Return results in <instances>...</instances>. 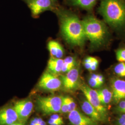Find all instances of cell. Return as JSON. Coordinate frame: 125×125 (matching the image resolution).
Returning <instances> with one entry per match:
<instances>
[{
  "label": "cell",
  "mask_w": 125,
  "mask_h": 125,
  "mask_svg": "<svg viewBox=\"0 0 125 125\" xmlns=\"http://www.w3.org/2000/svg\"><path fill=\"white\" fill-rule=\"evenodd\" d=\"M65 98L68 107V113H69L76 109V105L74 100L72 97L70 96H65Z\"/></svg>",
  "instance_id": "ffe728a7"
},
{
  "label": "cell",
  "mask_w": 125,
  "mask_h": 125,
  "mask_svg": "<svg viewBox=\"0 0 125 125\" xmlns=\"http://www.w3.org/2000/svg\"><path fill=\"white\" fill-rule=\"evenodd\" d=\"M116 58L120 62H125V48L118 50L116 53Z\"/></svg>",
  "instance_id": "44dd1931"
},
{
  "label": "cell",
  "mask_w": 125,
  "mask_h": 125,
  "mask_svg": "<svg viewBox=\"0 0 125 125\" xmlns=\"http://www.w3.org/2000/svg\"><path fill=\"white\" fill-rule=\"evenodd\" d=\"M89 84L91 87L94 88H99L102 85L98 81L90 76L89 79Z\"/></svg>",
  "instance_id": "7402d4cb"
},
{
  "label": "cell",
  "mask_w": 125,
  "mask_h": 125,
  "mask_svg": "<svg viewBox=\"0 0 125 125\" xmlns=\"http://www.w3.org/2000/svg\"><path fill=\"white\" fill-rule=\"evenodd\" d=\"M30 9L32 14L37 16L47 10H54L57 7L52 0H22Z\"/></svg>",
  "instance_id": "8992f818"
},
{
  "label": "cell",
  "mask_w": 125,
  "mask_h": 125,
  "mask_svg": "<svg viewBox=\"0 0 125 125\" xmlns=\"http://www.w3.org/2000/svg\"><path fill=\"white\" fill-rule=\"evenodd\" d=\"M48 49L52 57L61 58L64 55V50L60 44L55 40H51L47 45Z\"/></svg>",
  "instance_id": "2e32d148"
},
{
  "label": "cell",
  "mask_w": 125,
  "mask_h": 125,
  "mask_svg": "<svg viewBox=\"0 0 125 125\" xmlns=\"http://www.w3.org/2000/svg\"><path fill=\"white\" fill-rule=\"evenodd\" d=\"M63 124V123H60V122H58V123H55L52 124H51L49 125H62Z\"/></svg>",
  "instance_id": "1f68e13d"
},
{
  "label": "cell",
  "mask_w": 125,
  "mask_h": 125,
  "mask_svg": "<svg viewBox=\"0 0 125 125\" xmlns=\"http://www.w3.org/2000/svg\"><path fill=\"white\" fill-rule=\"evenodd\" d=\"M62 84L63 89L70 91L75 89L78 85L79 80V71L77 68H74L66 74L62 76L61 78Z\"/></svg>",
  "instance_id": "9c48e42d"
},
{
  "label": "cell",
  "mask_w": 125,
  "mask_h": 125,
  "mask_svg": "<svg viewBox=\"0 0 125 125\" xmlns=\"http://www.w3.org/2000/svg\"><path fill=\"white\" fill-rule=\"evenodd\" d=\"M18 121V115L13 106L0 107V125H9Z\"/></svg>",
  "instance_id": "8fae6325"
},
{
  "label": "cell",
  "mask_w": 125,
  "mask_h": 125,
  "mask_svg": "<svg viewBox=\"0 0 125 125\" xmlns=\"http://www.w3.org/2000/svg\"><path fill=\"white\" fill-rule=\"evenodd\" d=\"M54 11L60 21L61 32L65 40L73 45H83L86 38L82 21L76 14L62 7L57 6Z\"/></svg>",
  "instance_id": "6da1fadb"
},
{
  "label": "cell",
  "mask_w": 125,
  "mask_h": 125,
  "mask_svg": "<svg viewBox=\"0 0 125 125\" xmlns=\"http://www.w3.org/2000/svg\"><path fill=\"white\" fill-rule=\"evenodd\" d=\"M9 125H25L24 124H23L22 123H21L19 121H16L15 122H14L13 123L10 124Z\"/></svg>",
  "instance_id": "4dcf8cb0"
},
{
  "label": "cell",
  "mask_w": 125,
  "mask_h": 125,
  "mask_svg": "<svg viewBox=\"0 0 125 125\" xmlns=\"http://www.w3.org/2000/svg\"><path fill=\"white\" fill-rule=\"evenodd\" d=\"M68 119L72 125H98V122L76 109L69 113Z\"/></svg>",
  "instance_id": "30bf717a"
},
{
  "label": "cell",
  "mask_w": 125,
  "mask_h": 125,
  "mask_svg": "<svg viewBox=\"0 0 125 125\" xmlns=\"http://www.w3.org/2000/svg\"><path fill=\"white\" fill-rule=\"evenodd\" d=\"M60 112H62V113H68V107L65 96L62 97V103L61 104Z\"/></svg>",
  "instance_id": "603a6c76"
},
{
  "label": "cell",
  "mask_w": 125,
  "mask_h": 125,
  "mask_svg": "<svg viewBox=\"0 0 125 125\" xmlns=\"http://www.w3.org/2000/svg\"><path fill=\"white\" fill-rule=\"evenodd\" d=\"M114 71L118 76L125 77V62H121L117 64L114 68Z\"/></svg>",
  "instance_id": "d6986e66"
},
{
  "label": "cell",
  "mask_w": 125,
  "mask_h": 125,
  "mask_svg": "<svg viewBox=\"0 0 125 125\" xmlns=\"http://www.w3.org/2000/svg\"><path fill=\"white\" fill-rule=\"evenodd\" d=\"M117 110L121 113H125V101H121L118 103Z\"/></svg>",
  "instance_id": "cb8c5ba5"
},
{
  "label": "cell",
  "mask_w": 125,
  "mask_h": 125,
  "mask_svg": "<svg viewBox=\"0 0 125 125\" xmlns=\"http://www.w3.org/2000/svg\"><path fill=\"white\" fill-rule=\"evenodd\" d=\"M112 99L116 103L125 99V81L114 79L111 82Z\"/></svg>",
  "instance_id": "7c38bea8"
},
{
  "label": "cell",
  "mask_w": 125,
  "mask_h": 125,
  "mask_svg": "<svg viewBox=\"0 0 125 125\" xmlns=\"http://www.w3.org/2000/svg\"><path fill=\"white\" fill-rule=\"evenodd\" d=\"M62 97L61 96L40 97L37 99V106L40 111L45 115L57 114L60 112Z\"/></svg>",
  "instance_id": "277c9868"
},
{
  "label": "cell",
  "mask_w": 125,
  "mask_h": 125,
  "mask_svg": "<svg viewBox=\"0 0 125 125\" xmlns=\"http://www.w3.org/2000/svg\"><path fill=\"white\" fill-rule=\"evenodd\" d=\"M123 123H125V113H123L119 116L116 121L117 125H121Z\"/></svg>",
  "instance_id": "d4e9b609"
},
{
  "label": "cell",
  "mask_w": 125,
  "mask_h": 125,
  "mask_svg": "<svg viewBox=\"0 0 125 125\" xmlns=\"http://www.w3.org/2000/svg\"><path fill=\"white\" fill-rule=\"evenodd\" d=\"M80 88L87 101L98 110L104 118L106 115L107 109L100 103L97 91L86 84H83Z\"/></svg>",
  "instance_id": "ba28073f"
},
{
  "label": "cell",
  "mask_w": 125,
  "mask_h": 125,
  "mask_svg": "<svg viewBox=\"0 0 125 125\" xmlns=\"http://www.w3.org/2000/svg\"><path fill=\"white\" fill-rule=\"evenodd\" d=\"M99 13L110 26L120 28L125 25V0H102Z\"/></svg>",
  "instance_id": "7a4b0ae2"
},
{
  "label": "cell",
  "mask_w": 125,
  "mask_h": 125,
  "mask_svg": "<svg viewBox=\"0 0 125 125\" xmlns=\"http://www.w3.org/2000/svg\"><path fill=\"white\" fill-rule=\"evenodd\" d=\"M38 118H34L30 121L29 125H38Z\"/></svg>",
  "instance_id": "83f0119b"
},
{
  "label": "cell",
  "mask_w": 125,
  "mask_h": 125,
  "mask_svg": "<svg viewBox=\"0 0 125 125\" xmlns=\"http://www.w3.org/2000/svg\"><path fill=\"white\" fill-rule=\"evenodd\" d=\"M54 3L56 4L57 5V2H58V0H52Z\"/></svg>",
  "instance_id": "d6a6232c"
},
{
  "label": "cell",
  "mask_w": 125,
  "mask_h": 125,
  "mask_svg": "<svg viewBox=\"0 0 125 125\" xmlns=\"http://www.w3.org/2000/svg\"><path fill=\"white\" fill-rule=\"evenodd\" d=\"M86 39L94 46L102 45L107 36L105 25L93 15H88L82 21Z\"/></svg>",
  "instance_id": "3957f363"
},
{
  "label": "cell",
  "mask_w": 125,
  "mask_h": 125,
  "mask_svg": "<svg viewBox=\"0 0 125 125\" xmlns=\"http://www.w3.org/2000/svg\"><path fill=\"white\" fill-rule=\"evenodd\" d=\"M98 60L96 59L93 62L90 63L91 65V68H90V71H94L96 70L97 67L98 66Z\"/></svg>",
  "instance_id": "4316f807"
},
{
  "label": "cell",
  "mask_w": 125,
  "mask_h": 125,
  "mask_svg": "<svg viewBox=\"0 0 125 125\" xmlns=\"http://www.w3.org/2000/svg\"><path fill=\"white\" fill-rule=\"evenodd\" d=\"M38 125H46V124L45 121L43 120L41 118H38Z\"/></svg>",
  "instance_id": "f546056e"
},
{
  "label": "cell",
  "mask_w": 125,
  "mask_h": 125,
  "mask_svg": "<svg viewBox=\"0 0 125 125\" xmlns=\"http://www.w3.org/2000/svg\"><path fill=\"white\" fill-rule=\"evenodd\" d=\"M13 107L18 115V121L25 123L33 111L32 102L28 99L20 100L15 103Z\"/></svg>",
  "instance_id": "52a82bcc"
},
{
  "label": "cell",
  "mask_w": 125,
  "mask_h": 125,
  "mask_svg": "<svg viewBox=\"0 0 125 125\" xmlns=\"http://www.w3.org/2000/svg\"><path fill=\"white\" fill-rule=\"evenodd\" d=\"M125 125V123H123V124H121V125Z\"/></svg>",
  "instance_id": "836d02e7"
},
{
  "label": "cell",
  "mask_w": 125,
  "mask_h": 125,
  "mask_svg": "<svg viewBox=\"0 0 125 125\" xmlns=\"http://www.w3.org/2000/svg\"><path fill=\"white\" fill-rule=\"evenodd\" d=\"M62 81L57 75L48 71L45 72L39 82V87L48 91H58L62 87Z\"/></svg>",
  "instance_id": "5b68a950"
},
{
  "label": "cell",
  "mask_w": 125,
  "mask_h": 125,
  "mask_svg": "<svg viewBox=\"0 0 125 125\" xmlns=\"http://www.w3.org/2000/svg\"><path fill=\"white\" fill-rule=\"evenodd\" d=\"M81 108L86 115L97 122L102 121L104 118L87 100H84L81 104Z\"/></svg>",
  "instance_id": "4fadbf2b"
},
{
  "label": "cell",
  "mask_w": 125,
  "mask_h": 125,
  "mask_svg": "<svg viewBox=\"0 0 125 125\" xmlns=\"http://www.w3.org/2000/svg\"><path fill=\"white\" fill-rule=\"evenodd\" d=\"M99 99L103 105L109 103L112 99V92L107 89H103L97 90Z\"/></svg>",
  "instance_id": "e0dca14e"
},
{
  "label": "cell",
  "mask_w": 125,
  "mask_h": 125,
  "mask_svg": "<svg viewBox=\"0 0 125 125\" xmlns=\"http://www.w3.org/2000/svg\"><path fill=\"white\" fill-rule=\"evenodd\" d=\"M98 0H65L68 4L86 10L94 8Z\"/></svg>",
  "instance_id": "5bb4252c"
},
{
  "label": "cell",
  "mask_w": 125,
  "mask_h": 125,
  "mask_svg": "<svg viewBox=\"0 0 125 125\" xmlns=\"http://www.w3.org/2000/svg\"><path fill=\"white\" fill-rule=\"evenodd\" d=\"M97 80L102 85L103 84V83L104 82V78L103 76V75H102L98 74V77Z\"/></svg>",
  "instance_id": "f1b7e54d"
},
{
  "label": "cell",
  "mask_w": 125,
  "mask_h": 125,
  "mask_svg": "<svg viewBox=\"0 0 125 125\" xmlns=\"http://www.w3.org/2000/svg\"><path fill=\"white\" fill-rule=\"evenodd\" d=\"M50 118L53 119L55 121H57L58 122H63V119L62 117L59 116L58 115L56 114H53L52 116L50 117Z\"/></svg>",
  "instance_id": "484cf974"
},
{
  "label": "cell",
  "mask_w": 125,
  "mask_h": 125,
  "mask_svg": "<svg viewBox=\"0 0 125 125\" xmlns=\"http://www.w3.org/2000/svg\"><path fill=\"white\" fill-rule=\"evenodd\" d=\"M63 63V60L62 59L51 57L47 64L48 71L54 75H58L62 72Z\"/></svg>",
  "instance_id": "9a60e30c"
},
{
  "label": "cell",
  "mask_w": 125,
  "mask_h": 125,
  "mask_svg": "<svg viewBox=\"0 0 125 125\" xmlns=\"http://www.w3.org/2000/svg\"><path fill=\"white\" fill-rule=\"evenodd\" d=\"M76 60L72 56H69L63 59L62 66V73H67L75 67Z\"/></svg>",
  "instance_id": "ac0fdd59"
},
{
  "label": "cell",
  "mask_w": 125,
  "mask_h": 125,
  "mask_svg": "<svg viewBox=\"0 0 125 125\" xmlns=\"http://www.w3.org/2000/svg\"></svg>",
  "instance_id": "e575fe53"
}]
</instances>
